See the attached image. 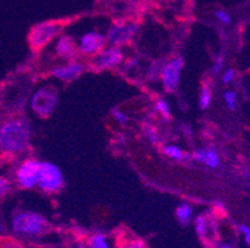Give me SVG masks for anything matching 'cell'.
<instances>
[{"label":"cell","mask_w":250,"mask_h":248,"mask_svg":"<svg viewBox=\"0 0 250 248\" xmlns=\"http://www.w3.org/2000/svg\"><path fill=\"white\" fill-rule=\"evenodd\" d=\"M4 229H5V227H4V224H3V221H1V220H0V237H1V236H3V233H4Z\"/></svg>","instance_id":"34"},{"label":"cell","mask_w":250,"mask_h":248,"mask_svg":"<svg viewBox=\"0 0 250 248\" xmlns=\"http://www.w3.org/2000/svg\"><path fill=\"white\" fill-rule=\"evenodd\" d=\"M215 17H217V19L224 25H229L231 22L230 14L226 10H217L215 11Z\"/></svg>","instance_id":"25"},{"label":"cell","mask_w":250,"mask_h":248,"mask_svg":"<svg viewBox=\"0 0 250 248\" xmlns=\"http://www.w3.org/2000/svg\"><path fill=\"white\" fill-rule=\"evenodd\" d=\"M107 44L106 36L97 31H90L81 38L79 51L83 55H97L101 50L104 49V45Z\"/></svg>","instance_id":"10"},{"label":"cell","mask_w":250,"mask_h":248,"mask_svg":"<svg viewBox=\"0 0 250 248\" xmlns=\"http://www.w3.org/2000/svg\"><path fill=\"white\" fill-rule=\"evenodd\" d=\"M56 52L61 57H65L67 60H74L77 56L79 49H77L74 40L70 36L63 35L59 38L58 44H56Z\"/></svg>","instance_id":"13"},{"label":"cell","mask_w":250,"mask_h":248,"mask_svg":"<svg viewBox=\"0 0 250 248\" xmlns=\"http://www.w3.org/2000/svg\"><path fill=\"white\" fill-rule=\"evenodd\" d=\"M224 102L230 111H234L236 108V104H238V95L234 91H227L224 93Z\"/></svg>","instance_id":"21"},{"label":"cell","mask_w":250,"mask_h":248,"mask_svg":"<svg viewBox=\"0 0 250 248\" xmlns=\"http://www.w3.org/2000/svg\"><path fill=\"white\" fill-rule=\"evenodd\" d=\"M183 67L184 60L181 56L172 58L165 63L162 72H161V77H162L163 87L167 92H174L178 88L179 77H181V71Z\"/></svg>","instance_id":"8"},{"label":"cell","mask_w":250,"mask_h":248,"mask_svg":"<svg viewBox=\"0 0 250 248\" xmlns=\"http://www.w3.org/2000/svg\"><path fill=\"white\" fill-rule=\"evenodd\" d=\"M166 61L158 60L156 62L152 63L148 68V77L151 79H157L161 76V72H162V68L165 66Z\"/></svg>","instance_id":"20"},{"label":"cell","mask_w":250,"mask_h":248,"mask_svg":"<svg viewBox=\"0 0 250 248\" xmlns=\"http://www.w3.org/2000/svg\"><path fill=\"white\" fill-rule=\"evenodd\" d=\"M124 60V54L117 46H110L104 49L97 54L95 65L99 70H108L118 66Z\"/></svg>","instance_id":"11"},{"label":"cell","mask_w":250,"mask_h":248,"mask_svg":"<svg viewBox=\"0 0 250 248\" xmlns=\"http://www.w3.org/2000/svg\"><path fill=\"white\" fill-rule=\"evenodd\" d=\"M218 248H235L233 245H230V243H227V242H223V243H219L218 245Z\"/></svg>","instance_id":"33"},{"label":"cell","mask_w":250,"mask_h":248,"mask_svg":"<svg viewBox=\"0 0 250 248\" xmlns=\"http://www.w3.org/2000/svg\"><path fill=\"white\" fill-rule=\"evenodd\" d=\"M58 104V92L54 87H44L36 91L31 97L30 106L34 112L42 118L52 114Z\"/></svg>","instance_id":"6"},{"label":"cell","mask_w":250,"mask_h":248,"mask_svg":"<svg viewBox=\"0 0 250 248\" xmlns=\"http://www.w3.org/2000/svg\"><path fill=\"white\" fill-rule=\"evenodd\" d=\"M10 190V183H9L8 179L0 176V199H3L4 196H6V194Z\"/></svg>","instance_id":"26"},{"label":"cell","mask_w":250,"mask_h":248,"mask_svg":"<svg viewBox=\"0 0 250 248\" xmlns=\"http://www.w3.org/2000/svg\"><path fill=\"white\" fill-rule=\"evenodd\" d=\"M83 71H85V67H83V63L72 61L66 66H59V67L54 68L52 76L61 79L62 82H71L79 78Z\"/></svg>","instance_id":"12"},{"label":"cell","mask_w":250,"mask_h":248,"mask_svg":"<svg viewBox=\"0 0 250 248\" xmlns=\"http://www.w3.org/2000/svg\"><path fill=\"white\" fill-rule=\"evenodd\" d=\"M224 61H226V57H224V54H219L218 55V57L215 58L214 65H213L212 72L214 76L219 75L223 70V66H224Z\"/></svg>","instance_id":"22"},{"label":"cell","mask_w":250,"mask_h":248,"mask_svg":"<svg viewBox=\"0 0 250 248\" xmlns=\"http://www.w3.org/2000/svg\"><path fill=\"white\" fill-rule=\"evenodd\" d=\"M30 123L24 118L9 119L0 126V149L4 153H21L30 144Z\"/></svg>","instance_id":"1"},{"label":"cell","mask_w":250,"mask_h":248,"mask_svg":"<svg viewBox=\"0 0 250 248\" xmlns=\"http://www.w3.org/2000/svg\"><path fill=\"white\" fill-rule=\"evenodd\" d=\"M154 108H156L157 113H160L165 119H169L170 118V109L168 106V102L166 99H158L154 104Z\"/></svg>","instance_id":"19"},{"label":"cell","mask_w":250,"mask_h":248,"mask_svg":"<svg viewBox=\"0 0 250 248\" xmlns=\"http://www.w3.org/2000/svg\"><path fill=\"white\" fill-rule=\"evenodd\" d=\"M72 248H88V247L86 245H83V243H77V245Z\"/></svg>","instance_id":"35"},{"label":"cell","mask_w":250,"mask_h":248,"mask_svg":"<svg viewBox=\"0 0 250 248\" xmlns=\"http://www.w3.org/2000/svg\"><path fill=\"white\" fill-rule=\"evenodd\" d=\"M50 224L44 216L33 211L15 212L11 220V229L18 237L38 238L46 235Z\"/></svg>","instance_id":"2"},{"label":"cell","mask_w":250,"mask_h":248,"mask_svg":"<svg viewBox=\"0 0 250 248\" xmlns=\"http://www.w3.org/2000/svg\"><path fill=\"white\" fill-rule=\"evenodd\" d=\"M195 232L199 240L208 248H215L218 243L217 216L213 212H203L194 218Z\"/></svg>","instance_id":"5"},{"label":"cell","mask_w":250,"mask_h":248,"mask_svg":"<svg viewBox=\"0 0 250 248\" xmlns=\"http://www.w3.org/2000/svg\"><path fill=\"white\" fill-rule=\"evenodd\" d=\"M126 248H148V246H147V243L145 241L141 240V238H135V240L129 241L127 243Z\"/></svg>","instance_id":"30"},{"label":"cell","mask_w":250,"mask_h":248,"mask_svg":"<svg viewBox=\"0 0 250 248\" xmlns=\"http://www.w3.org/2000/svg\"><path fill=\"white\" fill-rule=\"evenodd\" d=\"M36 186L47 194L58 192L63 186V176L60 168L49 161H40Z\"/></svg>","instance_id":"3"},{"label":"cell","mask_w":250,"mask_h":248,"mask_svg":"<svg viewBox=\"0 0 250 248\" xmlns=\"http://www.w3.org/2000/svg\"><path fill=\"white\" fill-rule=\"evenodd\" d=\"M234 78H235V71H234L233 68H229V70H227V71L224 72V75H223L222 81L223 83L228 85V83H230V82L234 81Z\"/></svg>","instance_id":"31"},{"label":"cell","mask_w":250,"mask_h":248,"mask_svg":"<svg viewBox=\"0 0 250 248\" xmlns=\"http://www.w3.org/2000/svg\"><path fill=\"white\" fill-rule=\"evenodd\" d=\"M112 115L113 118H115V119L121 124V126H125V124H127V122H128V117H127V114H125L124 112H121L120 109H113Z\"/></svg>","instance_id":"27"},{"label":"cell","mask_w":250,"mask_h":248,"mask_svg":"<svg viewBox=\"0 0 250 248\" xmlns=\"http://www.w3.org/2000/svg\"><path fill=\"white\" fill-rule=\"evenodd\" d=\"M239 231H240V233H242L243 237L245 238V242H247V245H249V243H250V229H249V226H247V225H240Z\"/></svg>","instance_id":"32"},{"label":"cell","mask_w":250,"mask_h":248,"mask_svg":"<svg viewBox=\"0 0 250 248\" xmlns=\"http://www.w3.org/2000/svg\"><path fill=\"white\" fill-rule=\"evenodd\" d=\"M63 26H65L63 22L54 21V20L36 24L29 34V42L31 47L38 50L46 46L52 38H56L61 33Z\"/></svg>","instance_id":"4"},{"label":"cell","mask_w":250,"mask_h":248,"mask_svg":"<svg viewBox=\"0 0 250 248\" xmlns=\"http://www.w3.org/2000/svg\"><path fill=\"white\" fill-rule=\"evenodd\" d=\"M204 164L210 169H217L220 165V158L217 149L213 147L206 148V156H204Z\"/></svg>","instance_id":"15"},{"label":"cell","mask_w":250,"mask_h":248,"mask_svg":"<svg viewBox=\"0 0 250 248\" xmlns=\"http://www.w3.org/2000/svg\"><path fill=\"white\" fill-rule=\"evenodd\" d=\"M138 30V24L136 22H126L125 20H116L108 30L106 40L112 46H122L128 42Z\"/></svg>","instance_id":"7"},{"label":"cell","mask_w":250,"mask_h":248,"mask_svg":"<svg viewBox=\"0 0 250 248\" xmlns=\"http://www.w3.org/2000/svg\"><path fill=\"white\" fill-rule=\"evenodd\" d=\"M213 213H214L215 216H226L227 215V210H226V206H224V204L220 201H214V205H213Z\"/></svg>","instance_id":"29"},{"label":"cell","mask_w":250,"mask_h":248,"mask_svg":"<svg viewBox=\"0 0 250 248\" xmlns=\"http://www.w3.org/2000/svg\"><path fill=\"white\" fill-rule=\"evenodd\" d=\"M143 131H145V134H146L147 139H148L149 142L153 143V144L158 142V133H157V131L154 129V127L146 126L143 128Z\"/></svg>","instance_id":"24"},{"label":"cell","mask_w":250,"mask_h":248,"mask_svg":"<svg viewBox=\"0 0 250 248\" xmlns=\"http://www.w3.org/2000/svg\"><path fill=\"white\" fill-rule=\"evenodd\" d=\"M176 217L179 224L183 225V226H187L192 221L193 208L188 202H182L176 209Z\"/></svg>","instance_id":"14"},{"label":"cell","mask_w":250,"mask_h":248,"mask_svg":"<svg viewBox=\"0 0 250 248\" xmlns=\"http://www.w3.org/2000/svg\"><path fill=\"white\" fill-rule=\"evenodd\" d=\"M39 167H40V161L36 159H26L15 172L18 185L24 189H33L34 186H36Z\"/></svg>","instance_id":"9"},{"label":"cell","mask_w":250,"mask_h":248,"mask_svg":"<svg viewBox=\"0 0 250 248\" xmlns=\"http://www.w3.org/2000/svg\"><path fill=\"white\" fill-rule=\"evenodd\" d=\"M212 103V91L209 88L208 83H204L199 93V107L201 109H207Z\"/></svg>","instance_id":"18"},{"label":"cell","mask_w":250,"mask_h":248,"mask_svg":"<svg viewBox=\"0 0 250 248\" xmlns=\"http://www.w3.org/2000/svg\"><path fill=\"white\" fill-rule=\"evenodd\" d=\"M42 248H62V247H60V246H54V245H49V246H45V247H42Z\"/></svg>","instance_id":"36"},{"label":"cell","mask_w":250,"mask_h":248,"mask_svg":"<svg viewBox=\"0 0 250 248\" xmlns=\"http://www.w3.org/2000/svg\"><path fill=\"white\" fill-rule=\"evenodd\" d=\"M88 248H110V243H108L107 237L104 233H95L87 240Z\"/></svg>","instance_id":"16"},{"label":"cell","mask_w":250,"mask_h":248,"mask_svg":"<svg viewBox=\"0 0 250 248\" xmlns=\"http://www.w3.org/2000/svg\"><path fill=\"white\" fill-rule=\"evenodd\" d=\"M163 153H165L166 156L173 159V160L188 159V155H186V153H183V150L179 147H177V145H165L163 147Z\"/></svg>","instance_id":"17"},{"label":"cell","mask_w":250,"mask_h":248,"mask_svg":"<svg viewBox=\"0 0 250 248\" xmlns=\"http://www.w3.org/2000/svg\"><path fill=\"white\" fill-rule=\"evenodd\" d=\"M204 156H206V148H198L192 154V159L195 163H203Z\"/></svg>","instance_id":"28"},{"label":"cell","mask_w":250,"mask_h":248,"mask_svg":"<svg viewBox=\"0 0 250 248\" xmlns=\"http://www.w3.org/2000/svg\"><path fill=\"white\" fill-rule=\"evenodd\" d=\"M0 248H24L18 241L11 240V238L0 237Z\"/></svg>","instance_id":"23"}]
</instances>
